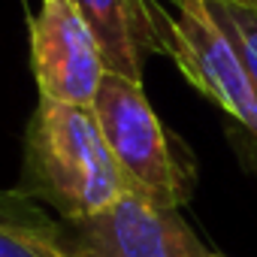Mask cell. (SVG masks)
I'll use <instances>...</instances> for the list:
<instances>
[{
  "instance_id": "8992f818",
  "label": "cell",
  "mask_w": 257,
  "mask_h": 257,
  "mask_svg": "<svg viewBox=\"0 0 257 257\" xmlns=\"http://www.w3.org/2000/svg\"><path fill=\"white\" fill-rule=\"evenodd\" d=\"M88 28L94 31L109 73L143 79V49H149V31L140 0H73Z\"/></svg>"
},
{
  "instance_id": "6da1fadb",
  "label": "cell",
  "mask_w": 257,
  "mask_h": 257,
  "mask_svg": "<svg viewBox=\"0 0 257 257\" xmlns=\"http://www.w3.org/2000/svg\"><path fill=\"white\" fill-rule=\"evenodd\" d=\"M25 182V191L34 200L55 206L64 221L97 215L131 191L94 109L49 97L37 100L28 127Z\"/></svg>"
},
{
  "instance_id": "52a82bcc",
  "label": "cell",
  "mask_w": 257,
  "mask_h": 257,
  "mask_svg": "<svg viewBox=\"0 0 257 257\" xmlns=\"http://www.w3.org/2000/svg\"><path fill=\"white\" fill-rule=\"evenodd\" d=\"M0 257H64L61 224L25 188L0 191Z\"/></svg>"
},
{
  "instance_id": "277c9868",
  "label": "cell",
  "mask_w": 257,
  "mask_h": 257,
  "mask_svg": "<svg viewBox=\"0 0 257 257\" xmlns=\"http://www.w3.org/2000/svg\"><path fill=\"white\" fill-rule=\"evenodd\" d=\"M64 257H206L179 209L127 191L109 209L61 224Z\"/></svg>"
},
{
  "instance_id": "9c48e42d",
  "label": "cell",
  "mask_w": 257,
  "mask_h": 257,
  "mask_svg": "<svg viewBox=\"0 0 257 257\" xmlns=\"http://www.w3.org/2000/svg\"><path fill=\"white\" fill-rule=\"evenodd\" d=\"M233 4H242V7H257V0H233Z\"/></svg>"
},
{
  "instance_id": "5b68a950",
  "label": "cell",
  "mask_w": 257,
  "mask_h": 257,
  "mask_svg": "<svg viewBox=\"0 0 257 257\" xmlns=\"http://www.w3.org/2000/svg\"><path fill=\"white\" fill-rule=\"evenodd\" d=\"M31 64L40 97L94 106L106 76L103 49L73 0H43L31 19Z\"/></svg>"
},
{
  "instance_id": "ba28073f",
  "label": "cell",
  "mask_w": 257,
  "mask_h": 257,
  "mask_svg": "<svg viewBox=\"0 0 257 257\" xmlns=\"http://www.w3.org/2000/svg\"><path fill=\"white\" fill-rule=\"evenodd\" d=\"M206 7L212 10L215 22L239 52L248 70V79L257 91V7H242V4H233V0H206Z\"/></svg>"
},
{
  "instance_id": "7a4b0ae2",
  "label": "cell",
  "mask_w": 257,
  "mask_h": 257,
  "mask_svg": "<svg viewBox=\"0 0 257 257\" xmlns=\"http://www.w3.org/2000/svg\"><path fill=\"white\" fill-rule=\"evenodd\" d=\"M140 10L149 49L167 52L200 94L257 140V91L206 0H170V10L161 0H140Z\"/></svg>"
},
{
  "instance_id": "30bf717a",
  "label": "cell",
  "mask_w": 257,
  "mask_h": 257,
  "mask_svg": "<svg viewBox=\"0 0 257 257\" xmlns=\"http://www.w3.org/2000/svg\"><path fill=\"white\" fill-rule=\"evenodd\" d=\"M206 257H224V254H215V251H209V254H206Z\"/></svg>"
},
{
  "instance_id": "3957f363",
  "label": "cell",
  "mask_w": 257,
  "mask_h": 257,
  "mask_svg": "<svg viewBox=\"0 0 257 257\" xmlns=\"http://www.w3.org/2000/svg\"><path fill=\"white\" fill-rule=\"evenodd\" d=\"M91 109L131 191L158 206L179 209L188 200L191 182L170 149L167 127L143 94V85L106 70Z\"/></svg>"
}]
</instances>
